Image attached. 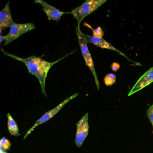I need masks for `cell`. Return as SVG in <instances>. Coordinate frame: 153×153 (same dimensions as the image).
<instances>
[{
	"label": "cell",
	"instance_id": "6da1fadb",
	"mask_svg": "<svg viewBox=\"0 0 153 153\" xmlns=\"http://www.w3.org/2000/svg\"><path fill=\"white\" fill-rule=\"evenodd\" d=\"M1 51L6 56L11 57L14 59L21 62L26 65L28 69L29 73L34 75L38 79L42 88V92L43 94H44L45 97H46L45 87V80L49 71L54 64L58 63L60 61L63 59L65 57L75 52H73L70 54L65 55L64 57L59 59L56 61L50 62L42 59L40 57L32 56L28 58H21L13 54H10L6 52L2 48H1Z\"/></svg>",
	"mask_w": 153,
	"mask_h": 153
},
{
	"label": "cell",
	"instance_id": "7a4b0ae2",
	"mask_svg": "<svg viewBox=\"0 0 153 153\" xmlns=\"http://www.w3.org/2000/svg\"><path fill=\"white\" fill-rule=\"evenodd\" d=\"M106 1V0H88L79 7L73 9L71 14L77 19L78 26H79L85 17L95 11Z\"/></svg>",
	"mask_w": 153,
	"mask_h": 153
},
{
	"label": "cell",
	"instance_id": "3957f363",
	"mask_svg": "<svg viewBox=\"0 0 153 153\" xmlns=\"http://www.w3.org/2000/svg\"><path fill=\"white\" fill-rule=\"evenodd\" d=\"M81 33V31H80L79 26H78L76 28V34L78 38L79 43L82 55L84 57V59L86 65L89 68L91 72L94 75L96 85L97 87V89L98 90H99L100 84H99V81L97 79V75L96 73L94 62H93L91 54H90V52L88 51V48L87 43L86 42L85 39L83 38Z\"/></svg>",
	"mask_w": 153,
	"mask_h": 153
},
{
	"label": "cell",
	"instance_id": "277c9868",
	"mask_svg": "<svg viewBox=\"0 0 153 153\" xmlns=\"http://www.w3.org/2000/svg\"><path fill=\"white\" fill-rule=\"evenodd\" d=\"M78 95V93L74 94V95H72V96L68 98L65 99L63 102H62L59 104L58 106H56V107H55V108H53V109L50 110V111H47V112L45 113V114L43 115H42L39 120H37L36 122L33 126L27 132V133H26L25 135V137H24V139H25L27 137L29 136V135H30V134L34 130V129L36 127L39 126V125H41V124H42V123H45L46 122L48 121L50 119L53 118L55 114H57L63 108V106H65L66 104L68 103L70 101H71V100L74 99L75 97H76Z\"/></svg>",
	"mask_w": 153,
	"mask_h": 153
},
{
	"label": "cell",
	"instance_id": "5b68a950",
	"mask_svg": "<svg viewBox=\"0 0 153 153\" xmlns=\"http://www.w3.org/2000/svg\"><path fill=\"white\" fill-rule=\"evenodd\" d=\"M36 26L33 23L25 24L15 23L10 27L9 33L6 35V39L4 45L11 43L14 40L21 36L22 35L35 29Z\"/></svg>",
	"mask_w": 153,
	"mask_h": 153
},
{
	"label": "cell",
	"instance_id": "8992f818",
	"mask_svg": "<svg viewBox=\"0 0 153 153\" xmlns=\"http://www.w3.org/2000/svg\"><path fill=\"white\" fill-rule=\"evenodd\" d=\"M88 115V113H87L81 118L76 124L75 144L78 148L81 146L88 135L89 130Z\"/></svg>",
	"mask_w": 153,
	"mask_h": 153
},
{
	"label": "cell",
	"instance_id": "52a82bcc",
	"mask_svg": "<svg viewBox=\"0 0 153 153\" xmlns=\"http://www.w3.org/2000/svg\"><path fill=\"white\" fill-rule=\"evenodd\" d=\"M35 3L40 4L43 7L44 11L45 12L49 20L59 21L61 17L64 14L68 13L71 14V12L67 13L60 11L42 0H35Z\"/></svg>",
	"mask_w": 153,
	"mask_h": 153
},
{
	"label": "cell",
	"instance_id": "ba28073f",
	"mask_svg": "<svg viewBox=\"0 0 153 153\" xmlns=\"http://www.w3.org/2000/svg\"><path fill=\"white\" fill-rule=\"evenodd\" d=\"M81 35L83 38L85 40L86 42L87 43H92L95 45H97L100 48H102V49H109V50H112V51H115L118 52L119 54L123 55V56H125L126 58H127V56L123 54L120 51L117 50L114 47V46L111 44L110 43L106 42L104 39L102 38H100V37H96L94 36H90L88 35L85 34L81 32Z\"/></svg>",
	"mask_w": 153,
	"mask_h": 153
},
{
	"label": "cell",
	"instance_id": "9c48e42d",
	"mask_svg": "<svg viewBox=\"0 0 153 153\" xmlns=\"http://www.w3.org/2000/svg\"><path fill=\"white\" fill-rule=\"evenodd\" d=\"M153 82V67L146 72L138 79L130 91L128 96L131 95Z\"/></svg>",
	"mask_w": 153,
	"mask_h": 153
},
{
	"label": "cell",
	"instance_id": "30bf717a",
	"mask_svg": "<svg viewBox=\"0 0 153 153\" xmlns=\"http://www.w3.org/2000/svg\"><path fill=\"white\" fill-rule=\"evenodd\" d=\"M9 3V2H8L6 7L0 12L1 33L3 29H6L7 27H11L15 23L12 19V15L10 8Z\"/></svg>",
	"mask_w": 153,
	"mask_h": 153
},
{
	"label": "cell",
	"instance_id": "8fae6325",
	"mask_svg": "<svg viewBox=\"0 0 153 153\" xmlns=\"http://www.w3.org/2000/svg\"><path fill=\"white\" fill-rule=\"evenodd\" d=\"M7 116L8 119L7 127L9 132L10 135L12 136H19L20 134L19 133V129L17 123L10 114L8 113L7 114Z\"/></svg>",
	"mask_w": 153,
	"mask_h": 153
},
{
	"label": "cell",
	"instance_id": "7c38bea8",
	"mask_svg": "<svg viewBox=\"0 0 153 153\" xmlns=\"http://www.w3.org/2000/svg\"><path fill=\"white\" fill-rule=\"evenodd\" d=\"M116 76L113 73H109L105 77L104 81L105 84L107 86H111L115 83Z\"/></svg>",
	"mask_w": 153,
	"mask_h": 153
},
{
	"label": "cell",
	"instance_id": "4fadbf2b",
	"mask_svg": "<svg viewBox=\"0 0 153 153\" xmlns=\"http://www.w3.org/2000/svg\"><path fill=\"white\" fill-rule=\"evenodd\" d=\"M11 143L10 141L5 137H3L0 140V149L4 151L9 149L11 147Z\"/></svg>",
	"mask_w": 153,
	"mask_h": 153
},
{
	"label": "cell",
	"instance_id": "5bb4252c",
	"mask_svg": "<svg viewBox=\"0 0 153 153\" xmlns=\"http://www.w3.org/2000/svg\"><path fill=\"white\" fill-rule=\"evenodd\" d=\"M92 30H93V35L94 36L102 38L104 33L103 31L102 30L101 27H98L95 29H92Z\"/></svg>",
	"mask_w": 153,
	"mask_h": 153
},
{
	"label": "cell",
	"instance_id": "9a60e30c",
	"mask_svg": "<svg viewBox=\"0 0 153 153\" xmlns=\"http://www.w3.org/2000/svg\"><path fill=\"white\" fill-rule=\"evenodd\" d=\"M147 116L150 120L153 128V104L149 106L147 111Z\"/></svg>",
	"mask_w": 153,
	"mask_h": 153
},
{
	"label": "cell",
	"instance_id": "2e32d148",
	"mask_svg": "<svg viewBox=\"0 0 153 153\" xmlns=\"http://www.w3.org/2000/svg\"><path fill=\"white\" fill-rule=\"evenodd\" d=\"M120 64L118 62H113L111 65L112 70L113 71L116 72L120 69Z\"/></svg>",
	"mask_w": 153,
	"mask_h": 153
},
{
	"label": "cell",
	"instance_id": "e0dca14e",
	"mask_svg": "<svg viewBox=\"0 0 153 153\" xmlns=\"http://www.w3.org/2000/svg\"><path fill=\"white\" fill-rule=\"evenodd\" d=\"M6 36H0V43L1 44L2 42L4 41H6Z\"/></svg>",
	"mask_w": 153,
	"mask_h": 153
},
{
	"label": "cell",
	"instance_id": "ac0fdd59",
	"mask_svg": "<svg viewBox=\"0 0 153 153\" xmlns=\"http://www.w3.org/2000/svg\"><path fill=\"white\" fill-rule=\"evenodd\" d=\"M0 153H7L6 151H4L2 149H0Z\"/></svg>",
	"mask_w": 153,
	"mask_h": 153
}]
</instances>
